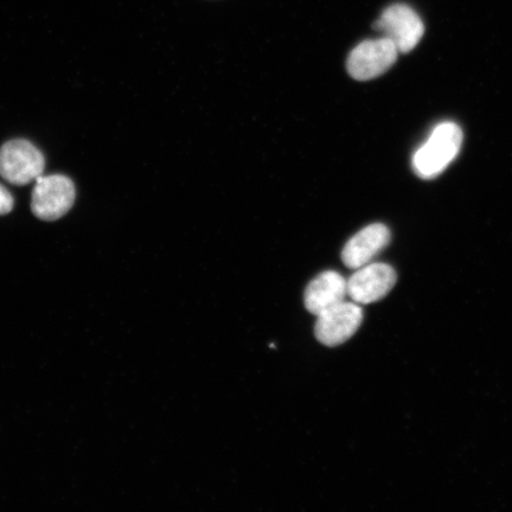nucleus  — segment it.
Masks as SVG:
<instances>
[{"label": "nucleus", "instance_id": "f257e3e1", "mask_svg": "<svg viewBox=\"0 0 512 512\" xmlns=\"http://www.w3.org/2000/svg\"><path fill=\"white\" fill-rule=\"evenodd\" d=\"M463 144V131L457 124L441 123L431 133L424 145L415 151L412 166L422 179L438 177L458 156Z\"/></svg>", "mask_w": 512, "mask_h": 512}, {"label": "nucleus", "instance_id": "f03ea898", "mask_svg": "<svg viewBox=\"0 0 512 512\" xmlns=\"http://www.w3.org/2000/svg\"><path fill=\"white\" fill-rule=\"evenodd\" d=\"M75 197L72 179L63 175H41L32 191L31 210L40 220L56 221L73 208Z\"/></svg>", "mask_w": 512, "mask_h": 512}, {"label": "nucleus", "instance_id": "7ed1b4c3", "mask_svg": "<svg viewBox=\"0 0 512 512\" xmlns=\"http://www.w3.org/2000/svg\"><path fill=\"white\" fill-rule=\"evenodd\" d=\"M46 159L28 140L17 139L0 147V176L14 185H27L43 175Z\"/></svg>", "mask_w": 512, "mask_h": 512}, {"label": "nucleus", "instance_id": "20e7f679", "mask_svg": "<svg viewBox=\"0 0 512 512\" xmlns=\"http://www.w3.org/2000/svg\"><path fill=\"white\" fill-rule=\"evenodd\" d=\"M399 50L387 37L363 41L351 50L348 73L357 81H369L387 73L398 61Z\"/></svg>", "mask_w": 512, "mask_h": 512}, {"label": "nucleus", "instance_id": "39448f33", "mask_svg": "<svg viewBox=\"0 0 512 512\" xmlns=\"http://www.w3.org/2000/svg\"><path fill=\"white\" fill-rule=\"evenodd\" d=\"M374 29L389 38L399 53L407 54L418 46L424 36L425 25L408 5L395 4L382 12L380 19L374 24Z\"/></svg>", "mask_w": 512, "mask_h": 512}, {"label": "nucleus", "instance_id": "423d86ee", "mask_svg": "<svg viewBox=\"0 0 512 512\" xmlns=\"http://www.w3.org/2000/svg\"><path fill=\"white\" fill-rule=\"evenodd\" d=\"M362 322V307L354 302H343L317 316L315 334L326 347H338L356 334Z\"/></svg>", "mask_w": 512, "mask_h": 512}, {"label": "nucleus", "instance_id": "0eeeda50", "mask_svg": "<svg viewBox=\"0 0 512 512\" xmlns=\"http://www.w3.org/2000/svg\"><path fill=\"white\" fill-rule=\"evenodd\" d=\"M398 275L387 264H368L358 268L348 280V296L356 304L379 302L393 290Z\"/></svg>", "mask_w": 512, "mask_h": 512}, {"label": "nucleus", "instance_id": "6e6552de", "mask_svg": "<svg viewBox=\"0 0 512 512\" xmlns=\"http://www.w3.org/2000/svg\"><path fill=\"white\" fill-rule=\"evenodd\" d=\"M389 242L390 232L387 226L382 223L370 224L345 243L342 252L344 265L351 270H358L370 264Z\"/></svg>", "mask_w": 512, "mask_h": 512}, {"label": "nucleus", "instance_id": "1a4fd4ad", "mask_svg": "<svg viewBox=\"0 0 512 512\" xmlns=\"http://www.w3.org/2000/svg\"><path fill=\"white\" fill-rule=\"evenodd\" d=\"M348 296V280L335 271L320 273L307 285L304 303L307 311L318 316L344 302Z\"/></svg>", "mask_w": 512, "mask_h": 512}, {"label": "nucleus", "instance_id": "9d476101", "mask_svg": "<svg viewBox=\"0 0 512 512\" xmlns=\"http://www.w3.org/2000/svg\"><path fill=\"white\" fill-rule=\"evenodd\" d=\"M12 208H14V197L0 184V215L9 214Z\"/></svg>", "mask_w": 512, "mask_h": 512}]
</instances>
